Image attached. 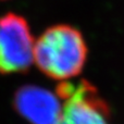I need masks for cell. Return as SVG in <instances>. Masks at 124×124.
<instances>
[{
  "label": "cell",
  "mask_w": 124,
  "mask_h": 124,
  "mask_svg": "<svg viewBox=\"0 0 124 124\" xmlns=\"http://www.w3.org/2000/svg\"><path fill=\"white\" fill-rule=\"evenodd\" d=\"M87 59L83 35L71 25L47 28L34 44V62L52 79L68 81L82 72Z\"/></svg>",
  "instance_id": "1"
},
{
  "label": "cell",
  "mask_w": 124,
  "mask_h": 124,
  "mask_svg": "<svg viewBox=\"0 0 124 124\" xmlns=\"http://www.w3.org/2000/svg\"><path fill=\"white\" fill-rule=\"evenodd\" d=\"M56 94L63 101L57 124H110V107L90 82H61Z\"/></svg>",
  "instance_id": "2"
},
{
  "label": "cell",
  "mask_w": 124,
  "mask_h": 124,
  "mask_svg": "<svg viewBox=\"0 0 124 124\" xmlns=\"http://www.w3.org/2000/svg\"><path fill=\"white\" fill-rule=\"evenodd\" d=\"M34 38L23 16H0V74L25 73L34 62Z\"/></svg>",
  "instance_id": "3"
},
{
  "label": "cell",
  "mask_w": 124,
  "mask_h": 124,
  "mask_svg": "<svg viewBox=\"0 0 124 124\" xmlns=\"http://www.w3.org/2000/svg\"><path fill=\"white\" fill-rule=\"evenodd\" d=\"M58 95L36 85H24L13 95L12 106L30 124H57L63 103Z\"/></svg>",
  "instance_id": "4"
}]
</instances>
